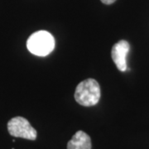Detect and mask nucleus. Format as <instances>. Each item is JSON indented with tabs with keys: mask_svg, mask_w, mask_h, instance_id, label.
Returning <instances> with one entry per match:
<instances>
[{
	"mask_svg": "<svg viewBox=\"0 0 149 149\" xmlns=\"http://www.w3.org/2000/svg\"><path fill=\"white\" fill-rule=\"evenodd\" d=\"M100 99V87L94 79L83 80L76 86L74 100L80 105L90 107L97 104Z\"/></svg>",
	"mask_w": 149,
	"mask_h": 149,
	"instance_id": "nucleus-1",
	"label": "nucleus"
},
{
	"mask_svg": "<svg viewBox=\"0 0 149 149\" xmlns=\"http://www.w3.org/2000/svg\"><path fill=\"white\" fill-rule=\"evenodd\" d=\"M27 47L31 53L38 56H46L54 50L55 39L50 32L38 31L29 37Z\"/></svg>",
	"mask_w": 149,
	"mask_h": 149,
	"instance_id": "nucleus-2",
	"label": "nucleus"
},
{
	"mask_svg": "<svg viewBox=\"0 0 149 149\" xmlns=\"http://www.w3.org/2000/svg\"><path fill=\"white\" fill-rule=\"evenodd\" d=\"M8 130L11 136L15 138L35 140L37 139V131L32 127L30 123L25 118H13L8 123Z\"/></svg>",
	"mask_w": 149,
	"mask_h": 149,
	"instance_id": "nucleus-3",
	"label": "nucleus"
},
{
	"mask_svg": "<svg viewBox=\"0 0 149 149\" xmlns=\"http://www.w3.org/2000/svg\"><path fill=\"white\" fill-rule=\"evenodd\" d=\"M130 49L129 43L125 40H121L113 45L111 50V56L114 64L120 71L127 70V55Z\"/></svg>",
	"mask_w": 149,
	"mask_h": 149,
	"instance_id": "nucleus-4",
	"label": "nucleus"
},
{
	"mask_svg": "<svg viewBox=\"0 0 149 149\" xmlns=\"http://www.w3.org/2000/svg\"><path fill=\"white\" fill-rule=\"evenodd\" d=\"M91 139L83 131H77L67 143V149H91Z\"/></svg>",
	"mask_w": 149,
	"mask_h": 149,
	"instance_id": "nucleus-5",
	"label": "nucleus"
},
{
	"mask_svg": "<svg viewBox=\"0 0 149 149\" xmlns=\"http://www.w3.org/2000/svg\"><path fill=\"white\" fill-rule=\"evenodd\" d=\"M116 0H101V2L103 3H104V4H112V3H113L114 2H115Z\"/></svg>",
	"mask_w": 149,
	"mask_h": 149,
	"instance_id": "nucleus-6",
	"label": "nucleus"
}]
</instances>
